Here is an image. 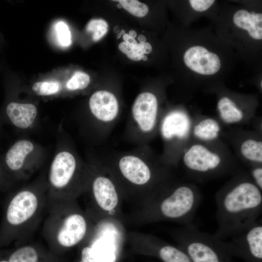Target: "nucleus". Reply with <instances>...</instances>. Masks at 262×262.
Instances as JSON below:
<instances>
[{"label":"nucleus","instance_id":"9d476101","mask_svg":"<svg viewBox=\"0 0 262 262\" xmlns=\"http://www.w3.org/2000/svg\"><path fill=\"white\" fill-rule=\"evenodd\" d=\"M127 242L134 253L153 257L162 262H191L177 245L152 235L135 231L127 232Z\"/></svg>","mask_w":262,"mask_h":262},{"label":"nucleus","instance_id":"7ed1b4c3","mask_svg":"<svg viewBox=\"0 0 262 262\" xmlns=\"http://www.w3.org/2000/svg\"><path fill=\"white\" fill-rule=\"evenodd\" d=\"M46 212L42 235L54 253L80 246L94 226L77 200L48 202Z\"/></svg>","mask_w":262,"mask_h":262},{"label":"nucleus","instance_id":"f8f14e48","mask_svg":"<svg viewBox=\"0 0 262 262\" xmlns=\"http://www.w3.org/2000/svg\"><path fill=\"white\" fill-rule=\"evenodd\" d=\"M158 103L152 93L145 92L135 98L131 108V120L137 132L143 137L154 129L157 120Z\"/></svg>","mask_w":262,"mask_h":262},{"label":"nucleus","instance_id":"c9c22d12","mask_svg":"<svg viewBox=\"0 0 262 262\" xmlns=\"http://www.w3.org/2000/svg\"><path fill=\"white\" fill-rule=\"evenodd\" d=\"M137 39L140 43L146 42V37L144 35L140 34L137 37Z\"/></svg>","mask_w":262,"mask_h":262},{"label":"nucleus","instance_id":"72a5a7b5","mask_svg":"<svg viewBox=\"0 0 262 262\" xmlns=\"http://www.w3.org/2000/svg\"><path fill=\"white\" fill-rule=\"evenodd\" d=\"M123 39L124 40V42L131 45H134L138 43L135 39L130 36L128 33H125L123 35Z\"/></svg>","mask_w":262,"mask_h":262},{"label":"nucleus","instance_id":"bb28decb","mask_svg":"<svg viewBox=\"0 0 262 262\" xmlns=\"http://www.w3.org/2000/svg\"><path fill=\"white\" fill-rule=\"evenodd\" d=\"M90 82L89 75L82 71L75 72L66 83L69 90H82L86 88Z\"/></svg>","mask_w":262,"mask_h":262},{"label":"nucleus","instance_id":"f257e3e1","mask_svg":"<svg viewBox=\"0 0 262 262\" xmlns=\"http://www.w3.org/2000/svg\"><path fill=\"white\" fill-rule=\"evenodd\" d=\"M0 225V248L31 241L47 211V185L37 184L10 193Z\"/></svg>","mask_w":262,"mask_h":262},{"label":"nucleus","instance_id":"b1692460","mask_svg":"<svg viewBox=\"0 0 262 262\" xmlns=\"http://www.w3.org/2000/svg\"><path fill=\"white\" fill-rule=\"evenodd\" d=\"M61 88V85L58 82L44 81L34 83L32 89L38 95L49 96L57 93Z\"/></svg>","mask_w":262,"mask_h":262},{"label":"nucleus","instance_id":"423d86ee","mask_svg":"<svg viewBox=\"0 0 262 262\" xmlns=\"http://www.w3.org/2000/svg\"><path fill=\"white\" fill-rule=\"evenodd\" d=\"M84 211L93 222L112 217L124 222L123 196L115 179L103 165L89 167Z\"/></svg>","mask_w":262,"mask_h":262},{"label":"nucleus","instance_id":"393cba45","mask_svg":"<svg viewBox=\"0 0 262 262\" xmlns=\"http://www.w3.org/2000/svg\"><path fill=\"white\" fill-rule=\"evenodd\" d=\"M108 28V25L104 20L93 19L88 22L86 30L87 32L92 33L93 40L98 41L107 33Z\"/></svg>","mask_w":262,"mask_h":262},{"label":"nucleus","instance_id":"412c9836","mask_svg":"<svg viewBox=\"0 0 262 262\" xmlns=\"http://www.w3.org/2000/svg\"><path fill=\"white\" fill-rule=\"evenodd\" d=\"M217 108L221 118L226 123L239 122L243 117L242 112L237 107L235 103L228 97H223L218 101Z\"/></svg>","mask_w":262,"mask_h":262},{"label":"nucleus","instance_id":"a211bd4d","mask_svg":"<svg viewBox=\"0 0 262 262\" xmlns=\"http://www.w3.org/2000/svg\"><path fill=\"white\" fill-rule=\"evenodd\" d=\"M5 114L8 120L14 126L26 129L34 122L37 115V109L33 104L12 101L6 105Z\"/></svg>","mask_w":262,"mask_h":262},{"label":"nucleus","instance_id":"f3484780","mask_svg":"<svg viewBox=\"0 0 262 262\" xmlns=\"http://www.w3.org/2000/svg\"><path fill=\"white\" fill-rule=\"evenodd\" d=\"M6 251L9 262H57L54 253L34 243H27Z\"/></svg>","mask_w":262,"mask_h":262},{"label":"nucleus","instance_id":"20e7f679","mask_svg":"<svg viewBox=\"0 0 262 262\" xmlns=\"http://www.w3.org/2000/svg\"><path fill=\"white\" fill-rule=\"evenodd\" d=\"M201 201L198 192L189 185L166 186L139 206L129 221L137 224L169 221L184 226L192 223Z\"/></svg>","mask_w":262,"mask_h":262},{"label":"nucleus","instance_id":"c756f323","mask_svg":"<svg viewBox=\"0 0 262 262\" xmlns=\"http://www.w3.org/2000/svg\"><path fill=\"white\" fill-rule=\"evenodd\" d=\"M191 7L197 12H203L208 9L214 2L213 0H190Z\"/></svg>","mask_w":262,"mask_h":262},{"label":"nucleus","instance_id":"39448f33","mask_svg":"<svg viewBox=\"0 0 262 262\" xmlns=\"http://www.w3.org/2000/svg\"><path fill=\"white\" fill-rule=\"evenodd\" d=\"M103 165L110 171L121 192L123 200L139 206L145 203L167 185L143 154H120Z\"/></svg>","mask_w":262,"mask_h":262},{"label":"nucleus","instance_id":"cd10ccee","mask_svg":"<svg viewBox=\"0 0 262 262\" xmlns=\"http://www.w3.org/2000/svg\"><path fill=\"white\" fill-rule=\"evenodd\" d=\"M14 180L0 162V192H10L13 188Z\"/></svg>","mask_w":262,"mask_h":262},{"label":"nucleus","instance_id":"2f4dec72","mask_svg":"<svg viewBox=\"0 0 262 262\" xmlns=\"http://www.w3.org/2000/svg\"><path fill=\"white\" fill-rule=\"evenodd\" d=\"M138 44V43H137ZM131 45L126 42H122L118 45V48L123 53L128 55L134 50V46Z\"/></svg>","mask_w":262,"mask_h":262},{"label":"nucleus","instance_id":"0eeeda50","mask_svg":"<svg viewBox=\"0 0 262 262\" xmlns=\"http://www.w3.org/2000/svg\"><path fill=\"white\" fill-rule=\"evenodd\" d=\"M89 172L71 152L58 153L49 171L48 202L77 200L85 192Z\"/></svg>","mask_w":262,"mask_h":262},{"label":"nucleus","instance_id":"9b49d317","mask_svg":"<svg viewBox=\"0 0 262 262\" xmlns=\"http://www.w3.org/2000/svg\"><path fill=\"white\" fill-rule=\"evenodd\" d=\"M224 240L231 256L246 262H262V223L259 219L241 233ZM227 240V239H226Z\"/></svg>","mask_w":262,"mask_h":262},{"label":"nucleus","instance_id":"1a4fd4ad","mask_svg":"<svg viewBox=\"0 0 262 262\" xmlns=\"http://www.w3.org/2000/svg\"><path fill=\"white\" fill-rule=\"evenodd\" d=\"M170 233L191 262H233L223 240L201 231L192 223Z\"/></svg>","mask_w":262,"mask_h":262},{"label":"nucleus","instance_id":"58836bf2","mask_svg":"<svg viewBox=\"0 0 262 262\" xmlns=\"http://www.w3.org/2000/svg\"><path fill=\"white\" fill-rule=\"evenodd\" d=\"M120 33L121 35L122 34V35H123L125 33V31L123 30H122L121 31V32Z\"/></svg>","mask_w":262,"mask_h":262},{"label":"nucleus","instance_id":"f03ea898","mask_svg":"<svg viewBox=\"0 0 262 262\" xmlns=\"http://www.w3.org/2000/svg\"><path fill=\"white\" fill-rule=\"evenodd\" d=\"M215 203L217 228L214 234L226 240L243 231L260 219L262 190L253 182L240 180L218 193Z\"/></svg>","mask_w":262,"mask_h":262},{"label":"nucleus","instance_id":"4be33fe9","mask_svg":"<svg viewBox=\"0 0 262 262\" xmlns=\"http://www.w3.org/2000/svg\"><path fill=\"white\" fill-rule=\"evenodd\" d=\"M220 131L218 123L214 119L207 118L202 120L195 126L194 134L204 140H212L218 136Z\"/></svg>","mask_w":262,"mask_h":262},{"label":"nucleus","instance_id":"6ab92c4d","mask_svg":"<svg viewBox=\"0 0 262 262\" xmlns=\"http://www.w3.org/2000/svg\"><path fill=\"white\" fill-rule=\"evenodd\" d=\"M189 128V121L185 115L178 112L169 113L163 119L161 131L163 138L170 140L174 137L183 138Z\"/></svg>","mask_w":262,"mask_h":262},{"label":"nucleus","instance_id":"4c0bfd02","mask_svg":"<svg viewBox=\"0 0 262 262\" xmlns=\"http://www.w3.org/2000/svg\"><path fill=\"white\" fill-rule=\"evenodd\" d=\"M142 59H143V61H147V57L146 56L144 55V56H143Z\"/></svg>","mask_w":262,"mask_h":262},{"label":"nucleus","instance_id":"ddd939ff","mask_svg":"<svg viewBox=\"0 0 262 262\" xmlns=\"http://www.w3.org/2000/svg\"><path fill=\"white\" fill-rule=\"evenodd\" d=\"M183 61L190 70L203 75H214L221 66L219 56L201 46L188 48L183 55Z\"/></svg>","mask_w":262,"mask_h":262},{"label":"nucleus","instance_id":"c85d7f7f","mask_svg":"<svg viewBox=\"0 0 262 262\" xmlns=\"http://www.w3.org/2000/svg\"><path fill=\"white\" fill-rule=\"evenodd\" d=\"M56 31L60 43L64 46H68L71 43V34L67 25L60 21L56 25Z\"/></svg>","mask_w":262,"mask_h":262},{"label":"nucleus","instance_id":"2eb2a0df","mask_svg":"<svg viewBox=\"0 0 262 262\" xmlns=\"http://www.w3.org/2000/svg\"><path fill=\"white\" fill-rule=\"evenodd\" d=\"M33 149L34 145L31 141L22 139L16 142L6 152L2 163L14 180L25 176L26 158Z\"/></svg>","mask_w":262,"mask_h":262},{"label":"nucleus","instance_id":"4468645a","mask_svg":"<svg viewBox=\"0 0 262 262\" xmlns=\"http://www.w3.org/2000/svg\"><path fill=\"white\" fill-rule=\"evenodd\" d=\"M89 106L95 119L102 125H111L117 119L119 104L115 96L111 92H95L90 98Z\"/></svg>","mask_w":262,"mask_h":262},{"label":"nucleus","instance_id":"e433bc0d","mask_svg":"<svg viewBox=\"0 0 262 262\" xmlns=\"http://www.w3.org/2000/svg\"><path fill=\"white\" fill-rule=\"evenodd\" d=\"M130 36H131V37L135 38V37L137 36V33L136 32L133 30H130L129 31V33H128Z\"/></svg>","mask_w":262,"mask_h":262},{"label":"nucleus","instance_id":"dca6fc26","mask_svg":"<svg viewBox=\"0 0 262 262\" xmlns=\"http://www.w3.org/2000/svg\"><path fill=\"white\" fill-rule=\"evenodd\" d=\"M183 160L188 169L202 174L216 169L221 163L217 154L200 144L193 145L185 153Z\"/></svg>","mask_w":262,"mask_h":262},{"label":"nucleus","instance_id":"f704fd0d","mask_svg":"<svg viewBox=\"0 0 262 262\" xmlns=\"http://www.w3.org/2000/svg\"><path fill=\"white\" fill-rule=\"evenodd\" d=\"M0 262H9L6 251L0 250Z\"/></svg>","mask_w":262,"mask_h":262},{"label":"nucleus","instance_id":"ea45409f","mask_svg":"<svg viewBox=\"0 0 262 262\" xmlns=\"http://www.w3.org/2000/svg\"><path fill=\"white\" fill-rule=\"evenodd\" d=\"M117 7H118V8H121L122 7V6H121V5L120 3H118V4H117Z\"/></svg>","mask_w":262,"mask_h":262},{"label":"nucleus","instance_id":"a878e982","mask_svg":"<svg viewBox=\"0 0 262 262\" xmlns=\"http://www.w3.org/2000/svg\"><path fill=\"white\" fill-rule=\"evenodd\" d=\"M119 2L122 7L128 12L137 17H143L148 12V8L145 4L136 0H115Z\"/></svg>","mask_w":262,"mask_h":262},{"label":"nucleus","instance_id":"aec40b11","mask_svg":"<svg viewBox=\"0 0 262 262\" xmlns=\"http://www.w3.org/2000/svg\"><path fill=\"white\" fill-rule=\"evenodd\" d=\"M235 26L246 30L249 36L254 39H262V14L249 12L245 9L237 11L233 16Z\"/></svg>","mask_w":262,"mask_h":262},{"label":"nucleus","instance_id":"7c9ffc66","mask_svg":"<svg viewBox=\"0 0 262 262\" xmlns=\"http://www.w3.org/2000/svg\"><path fill=\"white\" fill-rule=\"evenodd\" d=\"M251 176L254 181V183L261 190L262 189V168L257 167L252 170Z\"/></svg>","mask_w":262,"mask_h":262},{"label":"nucleus","instance_id":"6e6552de","mask_svg":"<svg viewBox=\"0 0 262 262\" xmlns=\"http://www.w3.org/2000/svg\"><path fill=\"white\" fill-rule=\"evenodd\" d=\"M126 242L124 222L112 217L100 219L80 245L79 262H119Z\"/></svg>","mask_w":262,"mask_h":262},{"label":"nucleus","instance_id":"5701e85b","mask_svg":"<svg viewBox=\"0 0 262 262\" xmlns=\"http://www.w3.org/2000/svg\"><path fill=\"white\" fill-rule=\"evenodd\" d=\"M241 152L246 159L261 163L262 162V143L254 139H247L241 145Z\"/></svg>","mask_w":262,"mask_h":262},{"label":"nucleus","instance_id":"473e14b6","mask_svg":"<svg viewBox=\"0 0 262 262\" xmlns=\"http://www.w3.org/2000/svg\"><path fill=\"white\" fill-rule=\"evenodd\" d=\"M139 49L143 54H148L151 52V45L148 42H141L138 44Z\"/></svg>","mask_w":262,"mask_h":262}]
</instances>
